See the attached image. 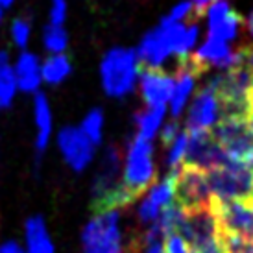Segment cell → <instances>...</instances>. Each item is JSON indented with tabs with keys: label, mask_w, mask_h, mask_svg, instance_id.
<instances>
[{
	"label": "cell",
	"mask_w": 253,
	"mask_h": 253,
	"mask_svg": "<svg viewBox=\"0 0 253 253\" xmlns=\"http://www.w3.org/2000/svg\"><path fill=\"white\" fill-rule=\"evenodd\" d=\"M120 161H122V154L119 148H107L91 185V209L94 214L117 211L120 207L133 204V200L129 198L124 185L119 179Z\"/></svg>",
	"instance_id": "6da1fadb"
},
{
	"label": "cell",
	"mask_w": 253,
	"mask_h": 253,
	"mask_svg": "<svg viewBox=\"0 0 253 253\" xmlns=\"http://www.w3.org/2000/svg\"><path fill=\"white\" fill-rule=\"evenodd\" d=\"M185 32L187 26H183V22L176 24L161 22L157 28L142 37L141 44L135 52L137 61L144 69H159L172 54H176L179 61L189 57L185 54Z\"/></svg>",
	"instance_id": "7a4b0ae2"
},
{
	"label": "cell",
	"mask_w": 253,
	"mask_h": 253,
	"mask_svg": "<svg viewBox=\"0 0 253 253\" xmlns=\"http://www.w3.org/2000/svg\"><path fill=\"white\" fill-rule=\"evenodd\" d=\"M100 76L106 94L113 98H124L133 92L139 80V61L135 50L111 48L106 52L100 65Z\"/></svg>",
	"instance_id": "3957f363"
},
{
	"label": "cell",
	"mask_w": 253,
	"mask_h": 253,
	"mask_svg": "<svg viewBox=\"0 0 253 253\" xmlns=\"http://www.w3.org/2000/svg\"><path fill=\"white\" fill-rule=\"evenodd\" d=\"M211 196L218 202L253 200V170L239 161H229L207 172Z\"/></svg>",
	"instance_id": "277c9868"
},
{
	"label": "cell",
	"mask_w": 253,
	"mask_h": 253,
	"mask_svg": "<svg viewBox=\"0 0 253 253\" xmlns=\"http://www.w3.org/2000/svg\"><path fill=\"white\" fill-rule=\"evenodd\" d=\"M152 154H154L152 141H146L141 137H135L127 146L122 185L133 202L142 192H146L155 181V165Z\"/></svg>",
	"instance_id": "5b68a950"
},
{
	"label": "cell",
	"mask_w": 253,
	"mask_h": 253,
	"mask_svg": "<svg viewBox=\"0 0 253 253\" xmlns=\"http://www.w3.org/2000/svg\"><path fill=\"white\" fill-rule=\"evenodd\" d=\"M119 218L120 209L100 212L92 218L82 233L84 253H122Z\"/></svg>",
	"instance_id": "8992f818"
},
{
	"label": "cell",
	"mask_w": 253,
	"mask_h": 253,
	"mask_svg": "<svg viewBox=\"0 0 253 253\" xmlns=\"http://www.w3.org/2000/svg\"><path fill=\"white\" fill-rule=\"evenodd\" d=\"M211 189L207 181V172L181 165L176 174V192L174 200L183 207V211L211 207Z\"/></svg>",
	"instance_id": "52a82bcc"
},
{
	"label": "cell",
	"mask_w": 253,
	"mask_h": 253,
	"mask_svg": "<svg viewBox=\"0 0 253 253\" xmlns=\"http://www.w3.org/2000/svg\"><path fill=\"white\" fill-rule=\"evenodd\" d=\"M187 133H189V144H187V154H185L183 165L209 172L212 169L224 167L229 161L227 154L214 141L211 131H187Z\"/></svg>",
	"instance_id": "ba28073f"
},
{
	"label": "cell",
	"mask_w": 253,
	"mask_h": 253,
	"mask_svg": "<svg viewBox=\"0 0 253 253\" xmlns=\"http://www.w3.org/2000/svg\"><path fill=\"white\" fill-rule=\"evenodd\" d=\"M220 119H222V104L214 85L209 82L207 87L198 92L190 106L187 127L189 131H211Z\"/></svg>",
	"instance_id": "9c48e42d"
},
{
	"label": "cell",
	"mask_w": 253,
	"mask_h": 253,
	"mask_svg": "<svg viewBox=\"0 0 253 253\" xmlns=\"http://www.w3.org/2000/svg\"><path fill=\"white\" fill-rule=\"evenodd\" d=\"M57 144H59L65 161L76 172H82L92 161L94 144L87 139V135L80 127L65 126L57 135Z\"/></svg>",
	"instance_id": "30bf717a"
},
{
	"label": "cell",
	"mask_w": 253,
	"mask_h": 253,
	"mask_svg": "<svg viewBox=\"0 0 253 253\" xmlns=\"http://www.w3.org/2000/svg\"><path fill=\"white\" fill-rule=\"evenodd\" d=\"M205 13H207V22H209V37L224 42L237 39L240 26H242V19L239 13L233 11L225 0L212 2Z\"/></svg>",
	"instance_id": "8fae6325"
},
{
	"label": "cell",
	"mask_w": 253,
	"mask_h": 253,
	"mask_svg": "<svg viewBox=\"0 0 253 253\" xmlns=\"http://www.w3.org/2000/svg\"><path fill=\"white\" fill-rule=\"evenodd\" d=\"M176 78L159 69H144L141 74V94L148 107H165L170 100Z\"/></svg>",
	"instance_id": "7c38bea8"
},
{
	"label": "cell",
	"mask_w": 253,
	"mask_h": 253,
	"mask_svg": "<svg viewBox=\"0 0 253 253\" xmlns=\"http://www.w3.org/2000/svg\"><path fill=\"white\" fill-rule=\"evenodd\" d=\"M200 72H204V71L192 61L190 56L181 59L179 72H177V78L174 80V89H172V94H170V100H169L170 113H172V117L176 120L183 113V109H185V104H187V100H189L190 92L194 91L196 76Z\"/></svg>",
	"instance_id": "4fadbf2b"
},
{
	"label": "cell",
	"mask_w": 253,
	"mask_h": 253,
	"mask_svg": "<svg viewBox=\"0 0 253 253\" xmlns=\"http://www.w3.org/2000/svg\"><path fill=\"white\" fill-rule=\"evenodd\" d=\"M17 89L22 92H37L41 85V63L36 54L22 52L13 67Z\"/></svg>",
	"instance_id": "5bb4252c"
},
{
	"label": "cell",
	"mask_w": 253,
	"mask_h": 253,
	"mask_svg": "<svg viewBox=\"0 0 253 253\" xmlns=\"http://www.w3.org/2000/svg\"><path fill=\"white\" fill-rule=\"evenodd\" d=\"M34 115H36V124H37V137H36V165L39 167L41 161V154L46 150L50 141V133H52V111H50L48 98L37 92L36 94V104H34Z\"/></svg>",
	"instance_id": "9a60e30c"
},
{
	"label": "cell",
	"mask_w": 253,
	"mask_h": 253,
	"mask_svg": "<svg viewBox=\"0 0 253 253\" xmlns=\"http://www.w3.org/2000/svg\"><path fill=\"white\" fill-rule=\"evenodd\" d=\"M165 113H167V107H144V109H139L135 113V124H137V129H139V135L141 139H146V141H152L157 133V129L161 127V122L165 119Z\"/></svg>",
	"instance_id": "2e32d148"
},
{
	"label": "cell",
	"mask_w": 253,
	"mask_h": 253,
	"mask_svg": "<svg viewBox=\"0 0 253 253\" xmlns=\"http://www.w3.org/2000/svg\"><path fill=\"white\" fill-rule=\"evenodd\" d=\"M26 240L28 253H54L52 240L48 239L46 225L41 216H34L26 222Z\"/></svg>",
	"instance_id": "e0dca14e"
},
{
	"label": "cell",
	"mask_w": 253,
	"mask_h": 253,
	"mask_svg": "<svg viewBox=\"0 0 253 253\" xmlns=\"http://www.w3.org/2000/svg\"><path fill=\"white\" fill-rule=\"evenodd\" d=\"M72 65L71 59L65 54H54L41 65V80H44L48 85L63 84L71 76Z\"/></svg>",
	"instance_id": "ac0fdd59"
},
{
	"label": "cell",
	"mask_w": 253,
	"mask_h": 253,
	"mask_svg": "<svg viewBox=\"0 0 253 253\" xmlns=\"http://www.w3.org/2000/svg\"><path fill=\"white\" fill-rule=\"evenodd\" d=\"M17 92V80H15L13 67L9 65V54L0 50V109L11 106Z\"/></svg>",
	"instance_id": "d6986e66"
},
{
	"label": "cell",
	"mask_w": 253,
	"mask_h": 253,
	"mask_svg": "<svg viewBox=\"0 0 253 253\" xmlns=\"http://www.w3.org/2000/svg\"><path fill=\"white\" fill-rule=\"evenodd\" d=\"M42 42H44V48L54 54H63L67 46H69V36L65 32L63 26H46L44 34H42Z\"/></svg>",
	"instance_id": "ffe728a7"
},
{
	"label": "cell",
	"mask_w": 253,
	"mask_h": 253,
	"mask_svg": "<svg viewBox=\"0 0 253 253\" xmlns=\"http://www.w3.org/2000/svg\"><path fill=\"white\" fill-rule=\"evenodd\" d=\"M102 127H104V113L100 109H92L87 113V117L82 122V131L87 135V139L96 146L102 141Z\"/></svg>",
	"instance_id": "44dd1931"
},
{
	"label": "cell",
	"mask_w": 253,
	"mask_h": 253,
	"mask_svg": "<svg viewBox=\"0 0 253 253\" xmlns=\"http://www.w3.org/2000/svg\"><path fill=\"white\" fill-rule=\"evenodd\" d=\"M187 144H189V133L183 131L177 133V137L174 139V142L169 148V155H167V165L170 167V170L181 169L185 154H187Z\"/></svg>",
	"instance_id": "7402d4cb"
},
{
	"label": "cell",
	"mask_w": 253,
	"mask_h": 253,
	"mask_svg": "<svg viewBox=\"0 0 253 253\" xmlns=\"http://www.w3.org/2000/svg\"><path fill=\"white\" fill-rule=\"evenodd\" d=\"M192 15H198L194 6H192V2L189 0H185V2H179L176 6L170 9V13L167 17H163V21L165 24H176V22H183L187 17H192Z\"/></svg>",
	"instance_id": "603a6c76"
},
{
	"label": "cell",
	"mask_w": 253,
	"mask_h": 253,
	"mask_svg": "<svg viewBox=\"0 0 253 253\" xmlns=\"http://www.w3.org/2000/svg\"><path fill=\"white\" fill-rule=\"evenodd\" d=\"M11 37H13V42L19 48H24L30 39V22L24 21V19H17L11 24Z\"/></svg>",
	"instance_id": "cb8c5ba5"
},
{
	"label": "cell",
	"mask_w": 253,
	"mask_h": 253,
	"mask_svg": "<svg viewBox=\"0 0 253 253\" xmlns=\"http://www.w3.org/2000/svg\"><path fill=\"white\" fill-rule=\"evenodd\" d=\"M163 240H165L163 242L165 253H190L189 244L179 235H169V237H165Z\"/></svg>",
	"instance_id": "d4e9b609"
},
{
	"label": "cell",
	"mask_w": 253,
	"mask_h": 253,
	"mask_svg": "<svg viewBox=\"0 0 253 253\" xmlns=\"http://www.w3.org/2000/svg\"><path fill=\"white\" fill-rule=\"evenodd\" d=\"M65 19H67V0H52L50 24L52 26H63Z\"/></svg>",
	"instance_id": "484cf974"
},
{
	"label": "cell",
	"mask_w": 253,
	"mask_h": 253,
	"mask_svg": "<svg viewBox=\"0 0 253 253\" xmlns=\"http://www.w3.org/2000/svg\"><path fill=\"white\" fill-rule=\"evenodd\" d=\"M177 133H179V122H177L176 119H172L169 122V124H165V127H163V131H161V142L167 148H170V144L174 142V139L177 137Z\"/></svg>",
	"instance_id": "4316f807"
},
{
	"label": "cell",
	"mask_w": 253,
	"mask_h": 253,
	"mask_svg": "<svg viewBox=\"0 0 253 253\" xmlns=\"http://www.w3.org/2000/svg\"><path fill=\"white\" fill-rule=\"evenodd\" d=\"M189 2H192V6H194V9H196L198 15H202L207 11V7L212 4V0H189Z\"/></svg>",
	"instance_id": "83f0119b"
},
{
	"label": "cell",
	"mask_w": 253,
	"mask_h": 253,
	"mask_svg": "<svg viewBox=\"0 0 253 253\" xmlns=\"http://www.w3.org/2000/svg\"><path fill=\"white\" fill-rule=\"evenodd\" d=\"M0 253H22V250L17 242L9 240V242H4V244L0 246Z\"/></svg>",
	"instance_id": "f1b7e54d"
},
{
	"label": "cell",
	"mask_w": 253,
	"mask_h": 253,
	"mask_svg": "<svg viewBox=\"0 0 253 253\" xmlns=\"http://www.w3.org/2000/svg\"><path fill=\"white\" fill-rule=\"evenodd\" d=\"M144 253H165V250H163V240H157L154 244L146 246L144 248Z\"/></svg>",
	"instance_id": "f546056e"
},
{
	"label": "cell",
	"mask_w": 253,
	"mask_h": 253,
	"mask_svg": "<svg viewBox=\"0 0 253 253\" xmlns=\"http://www.w3.org/2000/svg\"><path fill=\"white\" fill-rule=\"evenodd\" d=\"M248 32H250V36L253 37V7H252V11H250V15H248Z\"/></svg>",
	"instance_id": "4dcf8cb0"
},
{
	"label": "cell",
	"mask_w": 253,
	"mask_h": 253,
	"mask_svg": "<svg viewBox=\"0 0 253 253\" xmlns=\"http://www.w3.org/2000/svg\"><path fill=\"white\" fill-rule=\"evenodd\" d=\"M11 4H13V0H0V7H2V9H4V7H9Z\"/></svg>",
	"instance_id": "1f68e13d"
},
{
	"label": "cell",
	"mask_w": 253,
	"mask_h": 253,
	"mask_svg": "<svg viewBox=\"0 0 253 253\" xmlns=\"http://www.w3.org/2000/svg\"><path fill=\"white\" fill-rule=\"evenodd\" d=\"M2 19H4V9L0 7V22H2Z\"/></svg>",
	"instance_id": "d6a6232c"
},
{
	"label": "cell",
	"mask_w": 253,
	"mask_h": 253,
	"mask_svg": "<svg viewBox=\"0 0 253 253\" xmlns=\"http://www.w3.org/2000/svg\"><path fill=\"white\" fill-rule=\"evenodd\" d=\"M248 167H250V169L253 170V155H252V159H250V165H248Z\"/></svg>",
	"instance_id": "836d02e7"
},
{
	"label": "cell",
	"mask_w": 253,
	"mask_h": 253,
	"mask_svg": "<svg viewBox=\"0 0 253 253\" xmlns=\"http://www.w3.org/2000/svg\"><path fill=\"white\" fill-rule=\"evenodd\" d=\"M252 113H253V89H252Z\"/></svg>",
	"instance_id": "e575fe53"
},
{
	"label": "cell",
	"mask_w": 253,
	"mask_h": 253,
	"mask_svg": "<svg viewBox=\"0 0 253 253\" xmlns=\"http://www.w3.org/2000/svg\"><path fill=\"white\" fill-rule=\"evenodd\" d=\"M212 2H220V0H212Z\"/></svg>",
	"instance_id": "d590c367"
},
{
	"label": "cell",
	"mask_w": 253,
	"mask_h": 253,
	"mask_svg": "<svg viewBox=\"0 0 253 253\" xmlns=\"http://www.w3.org/2000/svg\"><path fill=\"white\" fill-rule=\"evenodd\" d=\"M124 253H126V252H124Z\"/></svg>",
	"instance_id": "8d00e7d4"
}]
</instances>
